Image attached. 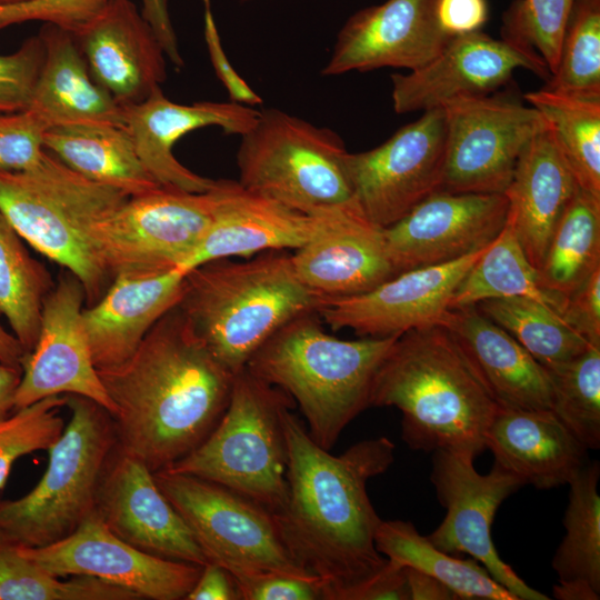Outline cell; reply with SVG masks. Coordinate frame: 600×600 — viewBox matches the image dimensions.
Wrapping results in <instances>:
<instances>
[{
    "mask_svg": "<svg viewBox=\"0 0 600 600\" xmlns=\"http://www.w3.org/2000/svg\"><path fill=\"white\" fill-rule=\"evenodd\" d=\"M283 431L288 499L273 513L281 539L296 562L321 582L323 600H361L388 562L376 547L382 519L367 483L392 464L394 444L379 437L333 456L291 410L283 416Z\"/></svg>",
    "mask_w": 600,
    "mask_h": 600,
    "instance_id": "6da1fadb",
    "label": "cell"
},
{
    "mask_svg": "<svg viewBox=\"0 0 600 600\" xmlns=\"http://www.w3.org/2000/svg\"><path fill=\"white\" fill-rule=\"evenodd\" d=\"M97 371L116 408L119 448L152 472L207 438L228 406L236 376L178 306L156 322L128 360Z\"/></svg>",
    "mask_w": 600,
    "mask_h": 600,
    "instance_id": "7a4b0ae2",
    "label": "cell"
},
{
    "mask_svg": "<svg viewBox=\"0 0 600 600\" xmlns=\"http://www.w3.org/2000/svg\"><path fill=\"white\" fill-rule=\"evenodd\" d=\"M370 407L402 413L401 437L414 450H486L499 407L463 349L440 323L398 337L381 362Z\"/></svg>",
    "mask_w": 600,
    "mask_h": 600,
    "instance_id": "3957f363",
    "label": "cell"
},
{
    "mask_svg": "<svg viewBox=\"0 0 600 600\" xmlns=\"http://www.w3.org/2000/svg\"><path fill=\"white\" fill-rule=\"evenodd\" d=\"M321 300L297 276L291 253L278 250L189 269L178 307L214 357L237 373L283 326L317 312Z\"/></svg>",
    "mask_w": 600,
    "mask_h": 600,
    "instance_id": "277c9868",
    "label": "cell"
},
{
    "mask_svg": "<svg viewBox=\"0 0 600 600\" xmlns=\"http://www.w3.org/2000/svg\"><path fill=\"white\" fill-rule=\"evenodd\" d=\"M399 336L342 340L324 331L317 312L306 313L278 330L246 368L298 403L309 436L330 450L370 407L374 376Z\"/></svg>",
    "mask_w": 600,
    "mask_h": 600,
    "instance_id": "5b68a950",
    "label": "cell"
},
{
    "mask_svg": "<svg viewBox=\"0 0 600 600\" xmlns=\"http://www.w3.org/2000/svg\"><path fill=\"white\" fill-rule=\"evenodd\" d=\"M128 199L48 150L31 169L0 170V211L34 250L79 279L86 307L99 301L112 282L92 246V228Z\"/></svg>",
    "mask_w": 600,
    "mask_h": 600,
    "instance_id": "8992f818",
    "label": "cell"
},
{
    "mask_svg": "<svg viewBox=\"0 0 600 600\" xmlns=\"http://www.w3.org/2000/svg\"><path fill=\"white\" fill-rule=\"evenodd\" d=\"M293 404L283 390L243 368L212 431L162 470L212 481L278 513L288 499L283 416Z\"/></svg>",
    "mask_w": 600,
    "mask_h": 600,
    "instance_id": "52a82bcc",
    "label": "cell"
},
{
    "mask_svg": "<svg viewBox=\"0 0 600 600\" xmlns=\"http://www.w3.org/2000/svg\"><path fill=\"white\" fill-rule=\"evenodd\" d=\"M71 417L47 450L39 482L23 497L0 501V531L23 547L57 542L91 517L106 467L118 446L112 416L97 402L67 394Z\"/></svg>",
    "mask_w": 600,
    "mask_h": 600,
    "instance_id": "ba28073f",
    "label": "cell"
},
{
    "mask_svg": "<svg viewBox=\"0 0 600 600\" xmlns=\"http://www.w3.org/2000/svg\"><path fill=\"white\" fill-rule=\"evenodd\" d=\"M348 152L331 129L266 109L241 136L237 181L293 210L320 213L354 200Z\"/></svg>",
    "mask_w": 600,
    "mask_h": 600,
    "instance_id": "9c48e42d",
    "label": "cell"
},
{
    "mask_svg": "<svg viewBox=\"0 0 600 600\" xmlns=\"http://www.w3.org/2000/svg\"><path fill=\"white\" fill-rule=\"evenodd\" d=\"M210 191L159 187L129 197L94 224L91 242L113 280L118 276L151 277L186 268L211 221Z\"/></svg>",
    "mask_w": 600,
    "mask_h": 600,
    "instance_id": "30bf717a",
    "label": "cell"
},
{
    "mask_svg": "<svg viewBox=\"0 0 600 600\" xmlns=\"http://www.w3.org/2000/svg\"><path fill=\"white\" fill-rule=\"evenodd\" d=\"M153 477L209 561L229 574L276 571L314 578L292 558L274 514L264 507L191 474L159 470Z\"/></svg>",
    "mask_w": 600,
    "mask_h": 600,
    "instance_id": "8fae6325",
    "label": "cell"
},
{
    "mask_svg": "<svg viewBox=\"0 0 600 600\" xmlns=\"http://www.w3.org/2000/svg\"><path fill=\"white\" fill-rule=\"evenodd\" d=\"M441 108L446 151L440 190L503 193L543 117L518 99L493 92L457 97Z\"/></svg>",
    "mask_w": 600,
    "mask_h": 600,
    "instance_id": "7c38bea8",
    "label": "cell"
},
{
    "mask_svg": "<svg viewBox=\"0 0 600 600\" xmlns=\"http://www.w3.org/2000/svg\"><path fill=\"white\" fill-rule=\"evenodd\" d=\"M473 459L462 451H433L431 482L447 512L428 539L448 553L469 554L517 600L550 599L527 584L500 558L491 537L500 504L523 484L496 463L489 473L480 474Z\"/></svg>",
    "mask_w": 600,
    "mask_h": 600,
    "instance_id": "4fadbf2b",
    "label": "cell"
},
{
    "mask_svg": "<svg viewBox=\"0 0 600 600\" xmlns=\"http://www.w3.org/2000/svg\"><path fill=\"white\" fill-rule=\"evenodd\" d=\"M446 151L442 108L423 111L380 146L347 156L353 198L366 217L388 228L440 190Z\"/></svg>",
    "mask_w": 600,
    "mask_h": 600,
    "instance_id": "5bb4252c",
    "label": "cell"
},
{
    "mask_svg": "<svg viewBox=\"0 0 600 600\" xmlns=\"http://www.w3.org/2000/svg\"><path fill=\"white\" fill-rule=\"evenodd\" d=\"M20 551L56 577H93L150 600H184L202 569L134 548L94 513L68 537L44 547L21 546Z\"/></svg>",
    "mask_w": 600,
    "mask_h": 600,
    "instance_id": "9a60e30c",
    "label": "cell"
},
{
    "mask_svg": "<svg viewBox=\"0 0 600 600\" xmlns=\"http://www.w3.org/2000/svg\"><path fill=\"white\" fill-rule=\"evenodd\" d=\"M84 307L81 282L66 270L43 302L37 343L22 361L14 410L51 396L78 394L114 413L93 363L82 319Z\"/></svg>",
    "mask_w": 600,
    "mask_h": 600,
    "instance_id": "2e32d148",
    "label": "cell"
},
{
    "mask_svg": "<svg viewBox=\"0 0 600 600\" xmlns=\"http://www.w3.org/2000/svg\"><path fill=\"white\" fill-rule=\"evenodd\" d=\"M548 80L550 71L530 47L481 30L452 37L442 51L422 67L391 76V99L397 113L441 108L461 96L494 92L517 69Z\"/></svg>",
    "mask_w": 600,
    "mask_h": 600,
    "instance_id": "e0dca14e",
    "label": "cell"
},
{
    "mask_svg": "<svg viewBox=\"0 0 600 600\" xmlns=\"http://www.w3.org/2000/svg\"><path fill=\"white\" fill-rule=\"evenodd\" d=\"M507 211L503 193L436 191L384 228L397 274L458 260L486 248L503 229Z\"/></svg>",
    "mask_w": 600,
    "mask_h": 600,
    "instance_id": "ac0fdd59",
    "label": "cell"
},
{
    "mask_svg": "<svg viewBox=\"0 0 600 600\" xmlns=\"http://www.w3.org/2000/svg\"><path fill=\"white\" fill-rule=\"evenodd\" d=\"M486 248L400 272L358 296L322 299L317 313L332 330L351 329L360 337H389L441 323L457 287Z\"/></svg>",
    "mask_w": 600,
    "mask_h": 600,
    "instance_id": "d6986e66",
    "label": "cell"
},
{
    "mask_svg": "<svg viewBox=\"0 0 600 600\" xmlns=\"http://www.w3.org/2000/svg\"><path fill=\"white\" fill-rule=\"evenodd\" d=\"M438 0H386L352 13L339 30L323 76L380 68L418 69L452 38L437 19Z\"/></svg>",
    "mask_w": 600,
    "mask_h": 600,
    "instance_id": "ffe728a7",
    "label": "cell"
},
{
    "mask_svg": "<svg viewBox=\"0 0 600 600\" xmlns=\"http://www.w3.org/2000/svg\"><path fill=\"white\" fill-rule=\"evenodd\" d=\"M94 514L117 537L144 552L204 566L208 557L138 458L114 449L102 476Z\"/></svg>",
    "mask_w": 600,
    "mask_h": 600,
    "instance_id": "44dd1931",
    "label": "cell"
},
{
    "mask_svg": "<svg viewBox=\"0 0 600 600\" xmlns=\"http://www.w3.org/2000/svg\"><path fill=\"white\" fill-rule=\"evenodd\" d=\"M291 259L301 282L322 299L358 296L397 274L384 228L369 220L356 200L326 211Z\"/></svg>",
    "mask_w": 600,
    "mask_h": 600,
    "instance_id": "7402d4cb",
    "label": "cell"
},
{
    "mask_svg": "<svg viewBox=\"0 0 600 600\" xmlns=\"http://www.w3.org/2000/svg\"><path fill=\"white\" fill-rule=\"evenodd\" d=\"M72 34L92 78L122 108L148 99L167 78L163 48L132 0H107Z\"/></svg>",
    "mask_w": 600,
    "mask_h": 600,
    "instance_id": "603a6c76",
    "label": "cell"
},
{
    "mask_svg": "<svg viewBox=\"0 0 600 600\" xmlns=\"http://www.w3.org/2000/svg\"><path fill=\"white\" fill-rule=\"evenodd\" d=\"M124 127L136 151L153 179L166 188L206 192L214 181L184 167L173 154L177 141L206 127H219L224 133L248 132L259 110L232 101H198L181 104L169 100L161 88L144 101L124 107Z\"/></svg>",
    "mask_w": 600,
    "mask_h": 600,
    "instance_id": "cb8c5ba5",
    "label": "cell"
},
{
    "mask_svg": "<svg viewBox=\"0 0 600 600\" xmlns=\"http://www.w3.org/2000/svg\"><path fill=\"white\" fill-rule=\"evenodd\" d=\"M209 191L211 221L186 271L212 260L297 250L312 238L326 212L308 214L293 210L234 180H216Z\"/></svg>",
    "mask_w": 600,
    "mask_h": 600,
    "instance_id": "d4e9b609",
    "label": "cell"
},
{
    "mask_svg": "<svg viewBox=\"0 0 600 600\" xmlns=\"http://www.w3.org/2000/svg\"><path fill=\"white\" fill-rule=\"evenodd\" d=\"M577 188L552 129L544 119L522 151L503 192L508 201L506 224L536 269Z\"/></svg>",
    "mask_w": 600,
    "mask_h": 600,
    "instance_id": "484cf974",
    "label": "cell"
},
{
    "mask_svg": "<svg viewBox=\"0 0 600 600\" xmlns=\"http://www.w3.org/2000/svg\"><path fill=\"white\" fill-rule=\"evenodd\" d=\"M440 324L457 339L499 408L551 410L548 370L476 306L450 309Z\"/></svg>",
    "mask_w": 600,
    "mask_h": 600,
    "instance_id": "4316f807",
    "label": "cell"
},
{
    "mask_svg": "<svg viewBox=\"0 0 600 600\" xmlns=\"http://www.w3.org/2000/svg\"><path fill=\"white\" fill-rule=\"evenodd\" d=\"M494 463L522 484H568L587 463V448L552 410L499 408L486 432Z\"/></svg>",
    "mask_w": 600,
    "mask_h": 600,
    "instance_id": "83f0119b",
    "label": "cell"
},
{
    "mask_svg": "<svg viewBox=\"0 0 600 600\" xmlns=\"http://www.w3.org/2000/svg\"><path fill=\"white\" fill-rule=\"evenodd\" d=\"M184 273L173 270L151 277L118 276L99 301L83 308V324L97 370L128 360L156 322L178 306Z\"/></svg>",
    "mask_w": 600,
    "mask_h": 600,
    "instance_id": "f1b7e54d",
    "label": "cell"
},
{
    "mask_svg": "<svg viewBox=\"0 0 600 600\" xmlns=\"http://www.w3.org/2000/svg\"><path fill=\"white\" fill-rule=\"evenodd\" d=\"M44 58L29 110L46 129L73 123L124 126L123 108L92 78L71 31L46 22Z\"/></svg>",
    "mask_w": 600,
    "mask_h": 600,
    "instance_id": "f546056e",
    "label": "cell"
},
{
    "mask_svg": "<svg viewBox=\"0 0 600 600\" xmlns=\"http://www.w3.org/2000/svg\"><path fill=\"white\" fill-rule=\"evenodd\" d=\"M43 148L86 178L129 197L161 187L141 162L124 126L73 123L48 128Z\"/></svg>",
    "mask_w": 600,
    "mask_h": 600,
    "instance_id": "4dcf8cb0",
    "label": "cell"
},
{
    "mask_svg": "<svg viewBox=\"0 0 600 600\" xmlns=\"http://www.w3.org/2000/svg\"><path fill=\"white\" fill-rule=\"evenodd\" d=\"M600 463L586 466L568 483L569 501L563 526L566 534L559 544L552 568L558 584L552 594L560 600H598L600 598Z\"/></svg>",
    "mask_w": 600,
    "mask_h": 600,
    "instance_id": "1f68e13d",
    "label": "cell"
},
{
    "mask_svg": "<svg viewBox=\"0 0 600 600\" xmlns=\"http://www.w3.org/2000/svg\"><path fill=\"white\" fill-rule=\"evenodd\" d=\"M374 542L390 562L441 581L458 599L517 600L478 561L460 559L437 548L409 521L381 520Z\"/></svg>",
    "mask_w": 600,
    "mask_h": 600,
    "instance_id": "d6a6232c",
    "label": "cell"
},
{
    "mask_svg": "<svg viewBox=\"0 0 600 600\" xmlns=\"http://www.w3.org/2000/svg\"><path fill=\"white\" fill-rule=\"evenodd\" d=\"M600 268V198L577 188L540 266L539 284L567 299Z\"/></svg>",
    "mask_w": 600,
    "mask_h": 600,
    "instance_id": "836d02e7",
    "label": "cell"
},
{
    "mask_svg": "<svg viewBox=\"0 0 600 600\" xmlns=\"http://www.w3.org/2000/svg\"><path fill=\"white\" fill-rule=\"evenodd\" d=\"M527 297L562 316L567 299L546 291L537 269L524 254L513 231L504 224L457 287L450 309L476 306L494 298ZM562 318V317H561Z\"/></svg>",
    "mask_w": 600,
    "mask_h": 600,
    "instance_id": "e575fe53",
    "label": "cell"
},
{
    "mask_svg": "<svg viewBox=\"0 0 600 600\" xmlns=\"http://www.w3.org/2000/svg\"><path fill=\"white\" fill-rule=\"evenodd\" d=\"M22 240L0 211V314L28 353L37 343L43 302L56 282Z\"/></svg>",
    "mask_w": 600,
    "mask_h": 600,
    "instance_id": "d590c367",
    "label": "cell"
},
{
    "mask_svg": "<svg viewBox=\"0 0 600 600\" xmlns=\"http://www.w3.org/2000/svg\"><path fill=\"white\" fill-rule=\"evenodd\" d=\"M523 99L550 124L559 150L578 187L600 198V100H588L546 89Z\"/></svg>",
    "mask_w": 600,
    "mask_h": 600,
    "instance_id": "8d00e7d4",
    "label": "cell"
},
{
    "mask_svg": "<svg viewBox=\"0 0 600 600\" xmlns=\"http://www.w3.org/2000/svg\"><path fill=\"white\" fill-rule=\"evenodd\" d=\"M476 307L544 368L566 362L591 346L558 312L534 299L494 298L480 301Z\"/></svg>",
    "mask_w": 600,
    "mask_h": 600,
    "instance_id": "74e56055",
    "label": "cell"
},
{
    "mask_svg": "<svg viewBox=\"0 0 600 600\" xmlns=\"http://www.w3.org/2000/svg\"><path fill=\"white\" fill-rule=\"evenodd\" d=\"M20 547L0 531V600H140L93 577H56L23 556Z\"/></svg>",
    "mask_w": 600,
    "mask_h": 600,
    "instance_id": "f35d334b",
    "label": "cell"
},
{
    "mask_svg": "<svg viewBox=\"0 0 600 600\" xmlns=\"http://www.w3.org/2000/svg\"><path fill=\"white\" fill-rule=\"evenodd\" d=\"M543 89L600 100V0H574L558 62Z\"/></svg>",
    "mask_w": 600,
    "mask_h": 600,
    "instance_id": "ab89813d",
    "label": "cell"
},
{
    "mask_svg": "<svg viewBox=\"0 0 600 600\" xmlns=\"http://www.w3.org/2000/svg\"><path fill=\"white\" fill-rule=\"evenodd\" d=\"M552 386L551 410L587 448L600 447V346L546 368Z\"/></svg>",
    "mask_w": 600,
    "mask_h": 600,
    "instance_id": "60d3db41",
    "label": "cell"
},
{
    "mask_svg": "<svg viewBox=\"0 0 600 600\" xmlns=\"http://www.w3.org/2000/svg\"><path fill=\"white\" fill-rule=\"evenodd\" d=\"M67 401V394L51 396L0 419V490L17 459L48 450L59 439L64 429L60 412Z\"/></svg>",
    "mask_w": 600,
    "mask_h": 600,
    "instance_id": "b9f144b4",
    "label": "cell"
},
{
    "mask_svg": "<svg viewBox=\"0 0 600 600\" xmlns=\"http://www.w3.org/2000/svg\"><path fill=\"white\" fill-rule=\"evenodd\" d=\"M574 0H514L503 14L502 37L533 49L554 71Z\"/></svg>",
    "mask_w": 600,
    "mask_h": 600,
    "instance_id": "7bdbcfd3",
    "label": "cell"
},
{
    "mask_svg": "<svg viewBox=\"0 0 600 600\" xmlns=\"http://www.w3.org/2000/svg\"><path fill=\"white\" fill-rule=\"evenodd\" d=\"M44 58L40 37L28 38L9 54H0V112L29 108Z\"/></svg>",
    "mask_w": 600,
    "mask_h": 600,
    "instance_id": "ee69618b",
    "label": "cell"
},
{
    "mask_svg": "<svg viewBox=\"0 0 600 600\" xmlns=\"http://www.w3.org/2000/svg\"><path fill=\"white\" fill-rule=\"evenodd\" d=\"M46 127L29 110L0 112V170L23 171L41 160Z\"/></svg>",
    "mask_w": 600,
    "mask_h": 600,
    "instance_id": "f6af8a7d",
    "label": "cell"
},
{
    "mask_svg": "<svg viewBox=\"0 0 600 600\" xmlns=\"http://www.w3.org/2000/svg\"><path fill=\"white\" fill-rule=\"evenodd\" d=\"M240 600H320L321 582L316 578L276 571L236 572L230 574Z\"/></svg>",
    "mask_w": 600,
    "mask_h": 600,
    "instance_id": "bcb514c9",
    "label": "cell"
},
{
    "mask_svg": "<svg viewBox=\"0 0 600 600\" xmlns=\"http://www.w3.org/2000/svg\"><path fill=\"white\" fill-rule=\"evenodd\" d=\"M561 317L589 344L600 346V268L567 298Z\"/></svg>",
    "mask_w": 600,
    "mask_h": 600,
    "instance_id": "7dc6e473",
    "label": "cell"
},
{
    "mask_svg": "<svg viewBox=\"0 0 600 600\" xmlns=\"http://www.w3.org/2000/svg\"><path fill=\"white\" fill-rule=\"evenodd\" d=\"M204 3V39L209 57L218 79L229 93L230 101L254 107L262 103V99L236 72L221 44L220 36L213 19L209 0Z\"/></svg>",
    "mask_w": 600,
    "mask_h": 600,
    "instance_id": "c3c4849f",
    "label": "cell"
},
{
    "mask_svg": "<svg viewBox=\"0 0 600 600\" xmlns=\"http://www.w3.org/2000/svg\"><path fill=\"white\" fill-rule=\"evenodd\" d=\"M489 17L487 0H438L437 19L450 37L480 31Z\"/></svg>",
    "mask_w": 600,
    "mask_h": 600,
    "instance_id": "681fc988",
    "label": "cell"
},
{
    "mask_svg": "<svg viewBox=\"0 0 600 600\" xmlns=\"http://www.w3.org/2000/svg\"><path fill=\"white\" fill-rule=\"evenodd\" d=\"M184 600H240V596L228 571L209 561Z\"/></svg>",
    "mask_w": 600,
    "mask_h": 600,
    "instance_id": "f907efd6",
    "label": "cell"
},
{
    "mask_svg": "<svg viewBox=\"0 0 600 600\" xmlns=\"http://www.w3.org/2000/svg\"><path fill=\"white\" fill-rule=\"evenodd\" d=\"M141 14L151 26L167 58L177 67H183V59L179 51L178 39L172 26L168 0H141Z\"/></svg>",
    "mask_w": 600,
    "mask_h": 600,
    "instance_id": "816d5d0a",
    "label": "cell"
},
{
    "mask_svg": "<svg viewBox=\"0 0 600 600\" xmlns=\"http://www.w3.org/2000/svg\"><path fill=\"white\" fill-rule=\"evenodd\" d=\"M409 600H452L454 592L441 581L416 569L403 567Z\"/></svg>",
    "mask_w": 600,
    "mask_h": 600,
    "instance_id": "f5cc1de1",
    "label": "cell"
},
{
    "mask_svg": "<svg viewBox=\"0 0 600 600\" xmlns=\"http://www.w3.org/2000/svg\"><path fill=\"white\" fill-rule=\"evenodd\" d=\"M21 376V369L0 363V419L14 411V397Z\"/></svg>",
    "mask_w": 600,
    "mask_h": 600,
    "instance_id": "db71d44e",
    "label": "cell"
},
{
    "mask_svg": "<svg viewBox=\"0 0 600 600\" xmlns=\"http://www.w3.org/2000/svg\"><path fill=\"white\" fill-rule=\"evenodd\" d=\"M27 351L14 334L0 324V363L21 369Z\"/></svg>",
    "mask_w": 600,
    "mask_h": 600,
    "instance_id": "11a10c76",
    "label": "cell"
},
{
    "mask_svg": "<svg viewBox=\"0 0 600 600\" xmlns=\"http://www.w3.org/2000/svg\"><path fill=\"white\" fill-rule=\"evenodd\" d=\"M21 1H27V0H0V4L14 3V2H21Z\"/></svg>",
    "mask_w": 600,
    "mask_h": 600,
    "instance_id": "9f6ffc18",
    "label": "cell"
},
{
    "mask_svg": "<svg viewBox=\"0 0 600 600\" xmlns=\"http://www.w3.org/2000/svg\"><path fill=\"white\" fill-rule=\"evenodd\" d=\"M240 1H253V0H240Z\"/></svg>",
    "mask_w": 600,
    "mask_h": 600,
    "instance_id": "6f0895ef",
    "label": "cell"
}]
</instances>
